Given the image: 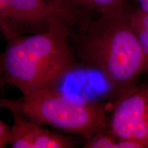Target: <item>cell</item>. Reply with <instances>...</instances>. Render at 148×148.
<instances>
[{
  "label": "cell",
  "instance_id": "obj_1",
  "mask_svg": "<svg viewBox=\"0 0 148 148\" xmlns=\"http://www.w3.org/2000/svg\"><path fill=\"white\" fill-rule=\"evenodd\" d=\"M71 37L79 63L100 72L119 97L148 71V56L131 26L127 7L100 14L86 30Z\"/></svg>",
  "mask_w": 148,
  "mask_h": 148
},
{
  "label": "cell",
  "instance_id": "obj_2",
  "mask_svg": "<svg viewBox=\"0 0 148 148\" xmlns=\"http://www.w3.org/2000/svg\"><path fill=\"white\" fill-rule=\"evenodd\" d=\"M73 25L53 23L43 32L29 35L1 33L5 41V77L8 84L26 95L53 87L78 66L69 42Z\"/></svg>",
  "mask_w": 148,
  "mask_h": 148
},
{
  "label": "cell",
  "instance_id": "obj_3",
  "mask_svg": "<svg viewBox=\"0 0 148 148\" xmlns=\"http://www.w3.org/2000/svg\"><path fill=\"white\" fill-rule=\"evenodd\" d=\"M0 108L43 125L79 135L86 140L108 129L103 105L72 99L56 86L36 90L17 99L0 98Z\"/></svg>",
  "mask_w": 148,
  "mask_h": 148
},
{
  "label": "cell",
  "instance_id": "obj_4",
  "mask_svg": "<svg viewBox=\"0 0 148 148\" xmlns=\"http://www.w3.org/2000/svg\"><path fill=\"white\" fill-rule=\"evenodd\" d=\"M79 12L57 0H0V31L29 35L45 32L58 21L74 25Z\"/></svg>",
  "mask_w": 148,
  "mask_h": 148
},
{
  "label": "cell",
  "instance_id": "obj_5",
  "mask_svg": "<svg viewBox=\"0 0 148 148\" xmlns=\"http://www.w3.org/2000/svg\"><path fill=\"white\" fill-rule=\"evenodd\" d=\"M108 130L119 139L148 148V83L136 84L118 97Z\"/></svg>",
  "mask_w": 148,
  "mask_h": 148
},
{
  "label": "cell",
  "instance_id": "obj_6",
  "mask_svg": "<svg viewBox=\"0 0 148 148\" xmlns=\"http://www.w3.org/2000/svg\"><path fill=\"white\" fill-rule=\"evenodd\" d=\"M13 114L8 144L13 148H71L73 138L44 128L42 125L18 113Z\"/></svg>",
  "mask_w": 148,
  "mask_h": 148
},
{
  "label": "cell",
  "instance_id": "obj_7",
  "mask_svg": "<svg viewBox=\"0 0 148 148\" xmlns=\"http://www.w3.org/2000/svg\"><path fill=\"white\" fill-rule=\"evenodd\" d=\"M71 8L80 10H92L99 14L106 13L127 7V0H57Z\"/></svg>",
  "mask_w": 148,
  "mask_h": 148
},
{
  "label": "cell",
  "instance_id": "obj_8",
  "mask_svg": "<svg viewBox=\"0 0 148 148\" xmlns=\"http://www.w3.org/2000/svg\"><path fill=\"white\" fill-rule=\"evenodd\" d=\"M131 26L142 49L148 56V14L137 8L129 10Z\"/></svg>",
  "mask_w": 148,
  "mask_h": 148
},
{
  "label": "cell",
  "instance_id": "obj_9",
  "mask_svg": "<svg viewBox=\"0 0 148 148\" xmlns=\"http://www.w3.org/2000/svg\"><path fill=\"white\" fill-rule=\"evenodd\" d=\"M10 127L0 119V148H4L8 145Z\"/></svg>",
  "mask_w": 148,
  "mask_h": 148
},
{
  "label": "cell",
  "instance_id": "obj_10",
  "mask_svg": "<svg viewBox=\"0 0 148 148\" xmlns=\"http://www.w3.org/2000/svg\"><path fill=\"white\" fill-rule=\"evenodd\" d=\"M8 84L5 77L4 56L3 51H0V98H2L4 95L5 88Z\"/></svg>",
  "mask_w": 148,
  "mask_h": 148
},
{
  "label": "cell",
  "instance_id": "obj_11",
  "mask_svg": "<svg viewBox=\"0 0 148 148\" xmlns=\"http://www.w3.org/2000/svg\"><path fill=\"white\" fill-rule=\"evenodd\" d=\"M138 3V8L144 12L148 14V0H134Z\"/></svg>",
  "mask_w": 148,
  "mask_h": 148
}]
</instances>
